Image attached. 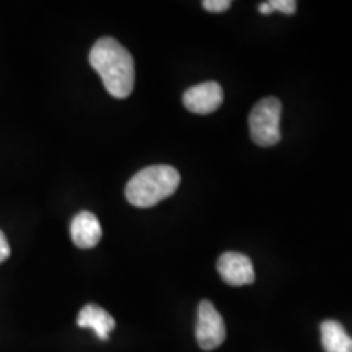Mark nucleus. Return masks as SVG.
<instances>
[{"instance_id": "2", "label": "nucleus", "mask_w": 352, "mask_h": 352, "mask_svg": "<svg viewBox=\"0 0 352 352\" xmlns=\"http://www.w3.org/2000/svg\"><path fill=\"white\" fill-rule=\"evenodd\" d=\"M182 176L170 165H152L140 170L129 179L126 197L135 208H152L175 195Z\"/></svg>"}, {"instance_id": "12", "label": "nucleus", "mask_w": 352, "mask_h": 352, "mask_svg": "<svg viewBox=\"0 0 352 352\" xmlns=\"http://www.w3.org/2000/svg\"><path fill=\"white\" fill-rule=\"evenodd\" d=\"M8 256H10V246H8L6 233L0 230V264L6 261Z\"/></svg>"}, {"instance_id": "13", "label": "nucleus", "mask_w": 352, "mask_h": 352, "mask_svg": "<svg viewBox=\"0 0 352 352\" xmlns=\"http://www.w3.org/2000/svg\"><path fill=\"white\" fill-rule=\"evenodd\" d=\"M259 12L264 13V15H271V13L274 12V10H272V7H271L270 2H263L261 6H259Z\"/></svg>"}, {"instance_id": "3", "label": "nucleus", "mask_w": 352, "mask_h": 352, "mask_svg": "<svg viewBox=\"0 0 352 352\" xmlns=\"http://www.w3.org/2000/svg\"><path fill=\"white\" fill-rule=\"evenodd\" d=\"M283 104L274 96L259 100L250 113V134L259 147H272L280 140Z\"/></svg>"}, {"instance_id": "8", "label": "nucleus", "mask_w": 352, "mask_h": 352, "mask_svg": "<svg viewBox=\"0 0 352 352\" xmlns=\"http://www.w3.org/2000/svg\"><path fill=\"white\" fill-rule=\"evenodd\" d=\"M77 324L80 328L94 329L101 341H108L109 333L116 327V321L104 308L95 305V303H88L78 314Z\"/></svg>"}, {"instance_id": "6", "label": "nucleus", "mask_w": 352, "mask_h": 352, "mask_svg": "<svg viewBox=\"0 0 352 352\" xmlns=\"http://www.w3.org/2000/svg\"><path fill=\"white\" fill-rule=\"evenodd\" d=\"M220 277L230 285H248L254 283V267L252 259L241 253H223L217 261Z\"/></svg>"}, {"instance_id": "5", "label": "nucleus", "mask_w": 352, "mask_h": 352, "mask_svg": "<svg viewBox=\"0 0 352 352\" xmlns=\"http://www.w3.org/2000/svg\"><path fill=\"white\" fill-rule=\"evenodd\" d=\"M223 101L222 87L217 82H204L188 88L183 95V104L191 113H214Z\"/></svg>"}, {"instance_id": "11", "label": "nucleus", "mask_w": 352, "mask_h": 352, "mask_svg": "<svg viewBox=\"0 0 352 352\" xmlns=\"http://www.w3.org/2000/svg\"><path fill=\"white\" fill-rule=\"evenodd\" d=\"M230 6H232L230 0H204V2H202V7H204L208 12H212V13L226 12L230 8Z\"/></svg>"}, {"instance_id": "7", "label": "nucleus", "mask_w": 352, "mask_h": 352, "mask_svg": "<svg viewBox=\"0 0 352 352\" xmlns=\"http://www.w3.org/2000/svg\"><path fill=\"white\" fill-rule=\"evenodd\" d=\"M101 233L103 232H101L100 220L96 219L95 214L87 212V210L78 212L70 223V235L78 248H94L100 243Z\"/></svg>"}, {"instance_id": "10", "label": "nucleus", "mask_w": 352, "mask_h": 352, "mask_svg": "<svg viewBox=\"0 0 352 352\" xmlns=\"http://www.w3.org/2000/svg\"><path fill=\"white\" fill-rule=\"evenodd\" d=\"M271 7L272 10L283 12L285 15H292L297 12V2L296 0H272Z\"/></svg>"}, {"instance_id": "9", "label": "nucleus", "mask_w": 352, "mask_h": 352, "mask_svg": "<svg viewBox=\"0 0 352 352\" xmlns=\"http://www.w3.org/2000/svg\"><path fill=\"white\" fill-rule=\"evenodd\" d=\"M320 329L324 352H352V338L340 321L324 320Z\"/></svg>"}, {"instance_id": "1", "label": "nucleus", "mask_w": 352, "mask_h": 352, "mask_svg": "<svg viewBox=\"0 0 352 352\" xmlns=\"http://www.w3.org/2000/svg\"><path fill=\"white\" fill-rule=\"evenodd\" d=\"M90 65L114 98H127L134 90L135 72L131 52L114 38H101L90 51Z\"/></svg>"}, {"instance_id": "4", "label": "nucleus", "mask_w": 352, "mask_h": 352, "mask_svg": "<svg viewBox=\"0 0 352 352\" xmlns=\"http://www.w3.org/2000/svg\"><path fill=\"white\" fill-rule=\"evenodd\" d=\"M227 329L222 315L212 302L202 300L197 307V323H196V340L199 347L204 351H212L226 341Z\"/></svg>"}]
</instances>
